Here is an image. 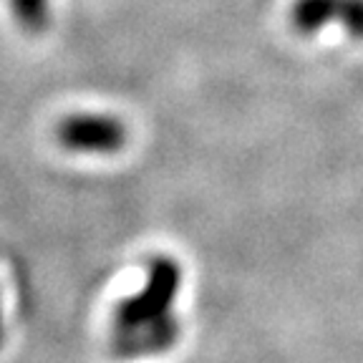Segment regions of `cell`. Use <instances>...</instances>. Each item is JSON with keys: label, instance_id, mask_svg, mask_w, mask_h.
Segmentation results:
<instances>
[{"label": "cell", "instance_id": "obj_2", "mask_svg": "<svg viewBox=\"0 0 363 363\" xmlns=\"http://www.w3.org/2000/svg\"><path fill=\"white\" fill-rule=\"evenodd\" d=\"M126 124L119 116L96 111L68 113L56 126V139L63 149L76 154H116L126 144Z\"/></svg>", "mask_w": 363, "mask_h": 363}, {"label": "cell", "instance_id": "obj_3", "mask_svg": "<svg viewBox=\"0 0 363 363\" xmlns=\"http://www.w3.org/2000/svg\"><path fill=\"white\" fill-rule=\"evenodd\" d=\"M290 18L303 35L338 26L351 38H363V0H295Z\"/></svg>", "mask_w": 363, "mask_h": 363}, {"label": "cell", "instance_id": "obj_1", "mask_svg": "<svg viewBox=\"0 0 363 363\" xmlns=\"http://www.w3.org/2000/svg\"><path fill=\"white\" fill-rule=\"evenodd\" d=\"M182 280H184V270L174 257L154 255L149 260L142 288L113 308V356L134 361V358L159 356L174 348L182 335V323L174 315Z\"/></svg>", "mask_w": 363, "mask_h": 363}, {"label": "cell", "instance_id": "obj_4", "mask_svg": "<svg viewBox=\"0 0 363 363\" xmlns=\"http://www.w3.org/2000/svg\"><path fill=\"white\" fill-rule=\"evenodd\" d=\"M11 11L26 33H43L51 21V0H11Z\"/></svg>", "mask_w": 363, "mask_h": 363}, {"label": "cell", "instance_id": "obj_5", "mask_svg": "<svg viewBox=\"0 0 363 363\" xmlns=\"http://www.w3.org/2000/svg\"><path fill=\"white\" fill-rule=\"evenodd\" d=\"M3 340H6V325H3V313H0V346H3Z\"/></svg>", "mask_w": 363, "mask_h": 363}]
</instances>
